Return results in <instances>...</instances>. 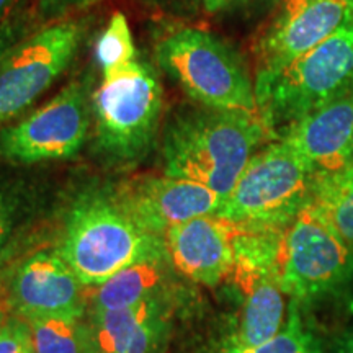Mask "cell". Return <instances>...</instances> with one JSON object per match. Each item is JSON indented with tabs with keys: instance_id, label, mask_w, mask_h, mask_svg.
<instances>
[{
	"instance_id": "cell-2",
	"label": "cell",
	"mask_w": 353,
	"mask_h": 353,
	"mask_svg": "<svg viewBox=\"0 0 353 353\" xmlns=\"http://www.w3.org/2000/svg\"><path fill=\"white\" fill-rule=\"evenodd\" d=\"M165 250L107 190H88L70 206L57 254L85 286H99L141 259Z\"/></svg>"
},
{
	"instance_id": "cell-1",
	"label": "cell",
	"mask_w": 353,
	"mask_h": 353,
	"mask_svg": "<svg viewBox=\"0 0 353 353\" xmlns=\"http://www.w3.org/2000/svg\"><path fill=\"white\" fill-rule=\"evenodd\" d=\"M273 134L260 114L205 108L176 114L162 143L164 170L226 198L245 165Z\"/></svg>"
},
{
	"instance_id": "cell-28",
	"label": "cell",
	"mask_w": 353,
	"mask_h": 353,
	"mask_svg": "<svg viewBox=\"0 0 353 353\" xmlns=\"http://www.w3.org/2000/svg\"><path fill=\"white\" fill-rule=\"evenodd\" d=\"M299 353H321L319 352V347L316 345L314 339H312V335L307 339V342L304 343V347L301 348V352H299Z\"/></svg>"
},
{
	"instance_id": "cell-13",
	"label": "cell",
	"mask_w": 353,
	"mask_h": 353,
	"mask_svg": "<svg viewBox=\"0 0 353 353\" xmlns=\"http://www.w3.org/2000/svg\"><path fill=\"white\" fill-rule=\"evenodd\" d=\"M237 224L218 214L201 216L164 234L172 267L196 283L216 286L236 262Z\"/></svg>"
},
{
	"instance_id": "cell-16",
	"label": "cell",
	"mask_w": 353,
	"mask_h": 353,
	"mask_svg": "<svg viewBox=\"0 0 353 353\" xmlns=\"http://www.w3.org/2000/svg\"><path fill=\"white\" fill-rule=\"evenodd\" d=\"M170 265L165 249L123 268L97 286L92 296V312L114 311L152 298L165 296Z\"/></svg>"
},
{
	"instance_id": "cell-25",
	"label": "cell",
	"mask_w": 353,
	"mask_h": 353,
	"mask_svg": "<svg viewBox=\"0 0 353 353\" xmlns=\"http://www.w3.org/2000/svg\"><path fill=\"white\" fill-rule=\"evenodd\" d=\"M263 2V0H203V8L210 13H218L232 7L247 6V3Z\"/></svg>"
},
{
	"instance_id": "cell-8",
	"label": "cell",
	"mask_w": 353,
	"mask_h": 353,
	"mask_svg": "<svg viewBox=\"0 0 353 353\" xmlns=\"http://www.w3.org/2000/svg\"><path fill=\"white\" fill-rule=\"evenodd\" d=\"M352 275L353 247L311 206H304L281 239V290L294 301H311L342 288Z\"/></svg>"
},
{
	"instance_id": "cell-10",
	"label": "cell",
	"mask_w": 353,
	"mask_h": 353,
	"mask_svg": "<svg viewBox=\"0 0 353 353\" xmlns=\"http://www.w3.org/2000/svg\"><path fill=\"white\" fill-rule=\"evenodd\" d=\"M353 0H281L255 44V82L281 72L348 19Z\"/></svg>"
},
{
	"instance_id": "cell-30",
	"label": "cell",
	"mask_w": 353,
	"mask_h": 353,
	"mask_svg": "<svg viewBox=\"0 0 353 353\" xmlns=\"http://www.w3.org/2000/svg\"><path fill=\"white\" fill-rule=\"evenodd\" d=\"M3 322H6V314H3V309L0 307V327L3 325Z\"/></svg>"
},
{
	"instance_id": "cell-27",
	"label": "cell",
	"mask_w": 353,
	"mask_h": 353,
	"mask_svg": "<svg viewBox=\"0 0 353 353\" xmlns=\"http://www.w3.org/2000/svg\"><path fill=\"white\" fill-rule=\"evenodd\" d=\"M337 353H353V332L347 334L341 341Z\"/></svg>"
},
{
	"instance_id": "cell-12",
	"label": "cell",
	"mask_w": 353,
	"mask_h": 353,
	"mask_svg": "<svg viewBox=\"0 0 353 353\" xmlns=\"http://www.w3.org/2000/svg\"><path fill=\"white\" fill-rule=\"evenodd\" d=\"M82 281L57 252H37L13 273L10 304L25 321L83 316Z\"/></svg>"
},
{
	"instance_id": "cell-21",
	"label": "cell",
	"mask_w": 353,
	"mask_h": 353,
	"mask_svg": "<svg viewBox=\"0 0 353 353\" xmlns=\"http://www.w3.org/2000/svg\"><path fill=\"white\" fill-rule=\"evenodd\" d=\"M0 353H34L28 322L19 316L6 319L0 327Z\"/></svg>"
},
{
	"instance_id": "cell-5",
	"label": "cell",
	"mask_w": 353,
	"mask_h": 353,
	"mask_svg": "<svg viewBox=\"0 0 353 353\" xmlns=\"http://www.w3.org/2000/svg\"><path fill=\"white\" fill-rule=\"evenodd\" d=\"M162 107L161 82L144 61L101 76L92 95L95 151L110 164L141 161L157 136Z\"/></svg>"
},
{
	"instance_id": "cell-18",
	"label": "cell",
	"mask_w": 353,
	"mask_h": 353,
	"mask_svg": "<svg viewBox=\"0 0 353 353\" xmlns=\"http://www.w3.org/2000/svg\"><path fill=\"white\" fill-rule=\"evenodd\" d=\"M307 205L353 247V164L314 174Z\"/></svg>"
},
{
	"instance_id": "cell-26",
	"label": "cell",
	"mask_w": 353,
	"mask_h": 353,
	"mask_svg": "<svg viewBox=\"0 0 353 353\" xmlns=\"http://www.w3.org/2000/svg\"><path fill=\"white\" fill-rule=\"evenodd\" d=\"M17 43H19V41H17L15 34H13L12 32L0 34V61H2V57L6 56L7 52L10 51Z\"/></svg>"
},
{
	"instance_id": "cell-29",
	"label": "cell",
	"mask_w": 353,
	"mask_h": 353,
	"mask_svg": "<svg viewBox=\"0 0 353 353\" xmlns=\"http://www.w3.org/2000/svg\"><path fill=\"white\" fill-rule=\"evenodd\" d=\"M12 3V0H0V17L3 15V12L7 10V7L10 6Z\"/></svg>"
},
{
	"instance_id": "cell-3",
	"label": "cell",
	"mask_w": 353,
	"mask_h": 353,
	"mask_svg": "<svg viewBox=\"0 0 353 353\" xmlns=\"http://www.w3.org/2000/svg\"><path fill=\"white\" fill-rule=\"evenodd\" d=\"M353 92V12L314 50L255 82L259 114L273 138L314 110Z\"/></svg>"
},
{
	"instance_id": "cell-24",
	"label": "cell",
	"mask_w": 353,
	"mask_h": 353,
	"mask_svg": "<svg viewBox=\"0 0 353 353\" xmlns=\"http://www.w3.org/2000/svg\"><path fill=\"white\" fill-rule=\"evenodd\" d=\"M152 2L172 13H196L203 8V0H152Z\"/></svg>"
},
{
	"instance_id": "cell-6",
	"label": "cell",
	"mask_w": 353,
	"mask_h": 353,
	"mask_svg": "<svg viewBox=\"0 0 353 353\" xmlns=\"http://www.w3.org/2000/svg\"><path fill=\"white\" fill-rule=\"evenodd\" d=\"M314 170L293 145L273 139L252 156L218 216L245 228L283 231L307 205Z\"/></svg>"
},
{
	"instance_id": "cell-9",
	"label": "cell",
	"mask_w": 353,
	"mask_h": 353,
	"mask_svg": "<svg viewBox=\"0 0 353 353\" xmlns=\"http://www.w3.org/2000/svg\"><path fill=\"white\" fill-rule=\"evenodd\" d=\"M83 26L68 20L19 41L0 61V128L20 117L69 68Z\"/></svg>"
},
{
	"instance_id": "cell-17",
	"label": "cell",
	"mask_w": 353,
	"mask_h": 353,
	"mask_svg": "<svg viewBox=\"0 0 353 353\" xmlns=\"http://www.w3.org/2000/svg\"><path fill=\"white\" fill-rule=\"evenodd\" d=\"M245 293L239 337L234 350L257 347L281 330L285 316V291L276 273H265L242 286Z\"/></svg>"
},
{
	"instance_id": "cell-15",
	"label": "cell",
	"mask_w": 353,
	"mask_h": 353,
	"mask_svg": "<svg viewBox=\"0 0 353 353\" xmlns=\"http://www.w3.org/2000/svg\"><path fill=\"white\" fill-rule=\"evenodd\" d=\"M88 327L94 353H165L170 309L165 296L134 306L90 312Z\"/></svg>"
},
{
	"instance_id": "cell-20",
	"label": "cell",
	"mask_w": 353,
	"mask_h": 353,
	"mask_svg": "<svg viewBox=\"0 0 353 353\" xmlns=\"http://www.w3.org/2000/svg\"><path fill=\"white\" fill-rule=\"evenodd\" d=\"M95 57L101 69V76L120 72L139 59L130 25L123 13H114L110 19L107 28L97 41Z\"/></svg>"
},
{
	"instance_id": "cell-7",
	"label": "cell",
	"mask_w": 353,
	"mask_h": 353,
	"mask_svg": "<svg viewBox=\"0 0 353 353\" xmlns=\"http://www.w3.org/2000/svg\"><path fill=\"white\" fill-rule=\"evenodd\" d=\"M94 74L68 83L23 120L0 128V159L15 164L63 161L85 143L92 121Z\"/></svg>"
},
{
	"instance_id": "cell-14",
	"label": "cell",
	"mask_w": 353,
	"mask_h": 353,
	"mask_svg": "<svg viewBox=\"0 0 353 353\" xmlns=\"http://www.w3.org/2000/svg\"><path fill=\"white\" fill-rule=\"evenodd\" d=\"M283 139L309 162L314 174L352 164L353 92L339 97L285 128Z\"/></svg>"
},
{
	"instance_id": "cell-11",
	"label": "cell",
	"mask_w": 353,
	"mask_h": 353,
	"mask_svg": "<svg viewBox=\"0 0 353 353\" xmlns=\"http://www.w3.org/2000/svg\"><path fill=\"white\" fill-rule=\"evenodd\" d=\"M114 196L141 228L159 237L187 221L218 214L224 201L205 185L167 174L131 180Z\"/></svg>"
},
{
	"instance_id": "cell-19",
	"label": "cell",
	"mask_w": 353,
	"mask_h": 353,
	"mask_svg": "<svg viewBox=\"0 0 353 353\" xmlns=\"http://www.w3.org/2000/svg\"><path fill=\"white\" fill-rule=\"evenodd\" d=\"M32 327L34 353H94L83 316H57L26 321Z\"/></svg>"
},
{
	"instance_id": "cell-23",
	"label": "cell",
	"mask_w": 353,
	"mask_h": 353,
	"mask_svg": "<svg viewBox=\"0 0 353 353\" xmlns=\"http://www.w3.org/2000/svg\"><path fill=\"white\" fill-rule=\"evenodd\" d=\"M95 0H39V12L46 20H57L69 12L87 7Z\"/></svg>"
},
{
	"instance_id": "cell-22",
	"label": "cell",
	"mask_w": 353,
	"mask_h": 353,
	"mask_svg": "<svg viewBox=\"0 0 353 353\" xmlns=\"http://www.w3.org/2000/svg\"><path fill=\"white\" fill-rule=\"evenodd\" d=\"M21 208L20 195L6 183H0V259L15 232Z\"/></svg>"
},
{
	"instance_id": "cell-4",
	"label": "cell",
	"mask_w": 353,
	"mask_h": 353,
	"mask_svg": "<svg viewBox=\"0 0 353 353\" xmlns=\"http://www.w3.org/2000/svg\"><path fill=\"white\" fill-rule=\"evenodd\" d=\"M156 61L201 107L259 114L255 79L237 51L201 28H180L161 39Z\"/></svg>"
}]
</instances>
